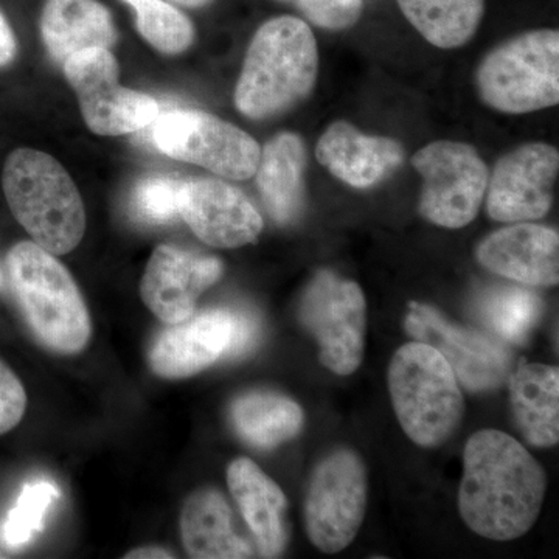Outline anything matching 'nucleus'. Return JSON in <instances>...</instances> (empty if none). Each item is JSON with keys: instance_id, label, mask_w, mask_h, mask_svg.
<instances>
[{"instance_id": "nucleus-1", "label": "nucleus", "mask_w": 559, "mask_h": 559, "mask_svg": "<svg viewBox=\"0 0 559 559\" xmlns=\"http://www.w3.org/2000/svg\"><path fill=\"white\" fill-rule=\"evenodd\" d=\"M546 488L543 466L513 437L485 429L466 443L459 509L477 535L492 540L524 536L538 520Z\"/></svg>"}, {"instance_id": "nucleus-2", "label": "nucleus", "mask_w": 559, "mask_h": 559, "mask_svg": "<svg viewBox=\"0 0 559 559\" xmlns=\"http://www.w3.org/2000/svg\"><path fill=\"white\" fill-rule=\"evenodd\" d=\"M318 75L319 47L310 25L296 16L274 17L250 40L235 106L252 120L282 116L310 97Z\"/></svg>"}, {"instance_id": "nucleus-3", "label": "nucleus", "mask_w": 559, "mask_h": 559, "mask_svg": "<svg viewBox=\"0 0 559 559\" xmlns=\"http://www.w3.org/2000/svg\"><path fill=\"white\" fill-rule=\"evenodd\" d=\"M14 299L28 329L50 352L76 355L90 344L86 301L68 267L36 242L21 241L7 255Z\"/></svg>"}, {"instance_id": "nucleus-4", "label": "nucleus", "mask_w": 559, "mask_h": 559, "mask_svg": "<svg viewBox=\"0 0 559 559\" xmlns=\"http://www.w3.org/2000/svg\"><path fill=\"white\" fill-rule=\"evenodd\" d=\"M2 187L14 218L39 248L66 255L83 240L86 210L80 191L49 154L13 151L3 165Z\"/></svg>"}, {"instance_id": "nucleus-5", "label": "nucleus", "mask_w": 559, "mask_h": 559, "mask_svg": "<svg viewBox=\"0 0 559 559\" xmlns=\"http://www.w3.org/2000/svg\"><path fill=\"white\" fill-rule=\"evenodd\" d=\"M389 390L401 428L418 447H440L462 421L465 406L454 370L425 342H411L393 355Z\"/></svg>"}, {"instance_id": "nucleus-6", "label": "nucleus", "mask_w": 559, "mask_h": 559, "mask_svg": "<svg viewBox=\"0 0 559 559\" xmlns=\"http://www.w3.org/2000/svg\"><path fill=\"white\" fill-rule=\"evenodd\" d=\"M476 87L488 108L510 116L559 103V32L538 28L503 40L477 66Z\"/></svg>"}, {"instance_id": "nucleus-7", "label": "nucleus", "mask_w": 559, "mask_h": 559, "mask_svg": "<svg viewBox=\"0 0 559 559\" xmlns=\"http://www.w3.org/2000/svg\"><path fill=\"white\" fill-rule=\"evenodd\" d=\"M423 178L419 215L444 229H462L479 215L489 168L479 151L457 140H437L412 156Z\"/></svg>"}, {"instance_id": "nucleus-8", "label": "nucleus", "mask_w": 559, "mask_h": 559, "mask_svg": "<svg viewBox=\"0 0 559 559\" xmlns=\"http://www.w3.org/2000/svg\"><path fill=\"white\" fill-rule=\"evenodd\" d=\"M153 140L173 159L198 165L221 178L248 180L259 167V142L229 121L202 110L159 114L153 123Z\"/></svg>"}, {"instance_id": "nucleus-9", "label": "nucleus", "mask_w": 559, "mask_h": 559, "mask_svg": "<svg viewBox=\"0 0 559 559\" xmlns=\"http://www.w3.org/2000/svg\"><path fill=\"white\" fill-rule=\"evenodd\" d=\"M255 320L242 312L209 310L168 325L154 340L150 367L165 380L193 377L221 358H237L252 348Z\"/></svg>"}, {"instance_id": "nucleus-10", "label": "nucleus", "mask_w": 559, "mask_h": 559, "mask_svg": "<svg viewBox=\"0 0 559 559\" xmlns=\"http://www.w3.org/2000/svg\"><path fill=\"white\" fill-rule=\"evenodd\" d=\"M300 319L320 347V362L341 377L359 369L366 349L367 305L358 283L320 271L300 305Z\"/></svg>"}, {"instance_id": "nucleus-11", "label": "nucleus", "mask_w": 559, "mask_h": 559, "mask_svg": "<svg viewBox=\"0 0 559 559\" xmlns=\"http://www.w3.org/2000/svg\"><path fill=\"white\" fill-rule=\"evenodd\" d=\"M367 510V473L356 452L326 455L312 473L305 499V527L325 554L347 549L358 535Z\"/></svg>"}, {"instance_id": "nucleus-12", "label": "nucleus", "mask_w": 559, "mask_h": 559, "mask_svg": "<svg viewBox=\"0 0 559 559\" xmlns=\"http://www.w3.org/2000/svg\"><path fill=\"white\" fill-rule=\"evenodd\" d=\"M66 79L79 97L87 128L98 135H123L143 130L159 116L150 95L119 83V64L109 49H87L62 62Z\"/></svg>"}, {"instance_id": "nucleus-13", "label": "nucleus", "mask_w": 559, "mask_h": 559, "mask_svg": "<svg viewBox=\"0 0 559 559\" xmlns=\"http://www.w3.org/2000/svg\"><path fill=\"white\" fill-rule=\"evenodd\" d=\"M404 325L414 340L436 348L471 392L498 389L511 377L514 358L507 345L452 325L428 305L411 304Z\"/></svg>"}, {"instance_id": "nucleus-14", "label": "nucleus", "mask_w": 559, "mask_h": 559, "mask_svg": "<svg viewBox=\"0 0 559 559\" xmlns=\"http://www.w3.org/2000/svg\"><path fill=\"white\" fill-rule=\"evenodd\" d=\"M559 153L544 142L525 143L500 157L489 175L487 213L498 223L544 218L554 204Z\"/></svg>"}, {"instance_id": "nucleus-15", "label": "nucleus", "mask_w": 559, "mask_h": 559, "mask_svg": "<svg viewBox=\"0 0 559 559\" xmlns=\"http://www.w3.org/2000/svg\"><path fill=\"white\" fill-rule=\"evenodd\" d=\"M179 216L205 245L237 249L250 245L263 230V218L237 187L219 179L183 180Z\"/></svg>"}, {"instance_id": "nucleus-16", "label": "nucleus", "mask_w": 559, "mask_h": 559, "mask_svg": "<svg viewBox=\"0 0 559 559\" xmlns=\"http://www.w3.org/2000/svg\"><path fill=\"white\" fill-rule=\"evenodd\" d=\"M223 264L175 246H159L151 253L140 282V297L157 319L176 325L197 312L198 299L215 285Z\"/></svg>"}, {"instance_id": "nucleus-17", "label": "nucleus", "mask_w": 559, "mask_h": 559, "mask_svg": "<svg viewBox=\"0 0 559 559\" xmlns=\"http://www.w3.org/2000/svg\"><path fill=\"white\" fill-rule=\"evenodd\" d=\"M476 259L485 270L522 285L557 286L559 235L538 224L514 223L481 240Z\"/></svg>"}, {"instance_id": "nucleus-18", "label": "nucleus", "mask_w": 559, "mask_h": 559, "mask_svg": "<svg viewBox=\"0 0 559 559\" xmlns=\"http://www.w3.org/2000/svg\"><path fill=\"white\" fill-rule=\"evenodd\" d=\"M316 159L341 182L367 190L399 170L404 148L396 139L362 134L355 124L340 120L320 135Z\"/></svg>"}, {"instance_id": "nucleus-19", "label": "nucleus", "mask_w": 559, "mask_h": 559, "mask_svg": "<svg viewBox=\"0 0 559 559\" xmlns=\"http://www.w3.org/2000/svg\"><path fill=\"white\" fill-rule=\"evenodd\" d=\"M227 485L255 536L261 557L277 558L289 540L288 500L282 488L250 459L234 460Z\"/></svg>"}, {"instance_id": "nucleus-20", "label": "nucleus", "mask_w": 559, "mask_h": 559, "mask_svg": "<svg viewBox=\"0 0 559 559\" xmlns=\"http://www.w3.org/2000/svg\"><path fill=\"white\" fill-rule=\"evenodd\" d=\"M307 148L294 132L275 135L261 148L257 187L275 223L288 226L300 218L305 205Z\"/></svg>"}, {"instance_id": "nucleus-21", "label": "nucleus", "mask_w": 559, "mask_h": 559, "mask_svg": "<svg viewBox=\"0 0 559 559\" xmlns=\"http://www.w3.org/2000/svg\"><path fill=\"white\" fill-rule=\"evenodd\" d=\"M183 549L194 559L253 557L252 547L234 527L229 502L215 488H201L189 496L180 513Z\"/></svg>"}, {"instance_id": "nucleus-22", "label": "nucleus", "mask_w": 559, "mask_h": 559, "mask_svg": "<svg viewBox=\"0 0 559 559\" xmlns=\"http://www.w3.org/2000/svg\"><path fill=\"white\" fill-rule=\"evenodd\" d=\"M40 33L50 57L64 62L87 49H109L116 28L105 5L97 0H47Z\"/></svg>"}, {"instance_id": "nucleus-23", "label": "nucleus", "mask_w": 559, "mask_h": 559, "mask_svg": "<svg viewBox=\"0 0 559 559\" xmlns=\"http://www.w3.org/2000/svg\"><path fill=\"white\" fill-rule=\"evenodd\" d=\"M511 409L522 436L533 447L559 440V371L544 364H525L510 382Z\"/></svg>"}, {"instance_id": "nucleus-24", "label": "nucleus", "mask_w": 559, "mask_h": 559, "mask_svg": "<svg viewBox=\"0 0 559 559\" xmlns=\"http://www.w3.org/2000/svg\"><path fill=\"white\" fill-rule=\"evenodd\" d=\"M231 423L246 443L259 450H272L304 428V411L288 396L252 392L231 404Z\"/></svg>"}, {"instance_id": "nucleus-25", "label": "nucleus", "mask_w": 559, "mask_h": 559, "mask_svg": "<svg viewBox=\"0 0 559 559\" xmlns=\"http://www.w3.org/2000/svg\"><path fill=\"white\" fill-rule=\"evenodd\" d=\"M401 13L429 44L451 50L479 31L485 0H396Z\"/></svg>"}, {"instance_id": "nucleus-26", "label": "nucleus", "mask_w": 559, "mask_h": 559, "mask_svg": "<svg viewBox=\"0 0 559 559\" xmlns=\"http://www.w3.org/2000/svg\"><path fill=\"white\" fill-rule=\"evenodd\" d=\"M480 318L502 340L522 344L540 316L536 294L522 288L488 290L480 300Z\"/></svg>"}, {"instance_id": "nucleus-27", "label": "nucleus", "mask_w": 559, "mask_h": 559, "mask_svg": "<svg viewBox=\"0 0 559 559\" xmlns=\"http://www.w3.org/2000/svg\"><path fill=\"white\" fill-rule=\"evenodd\" d=\"M135 11L138 31L154 49L176 55L189 49L194 38L193 24L186 14L165 0H123Z\"/></svg>"}, {"instance_id": "nucleus-28", "label": "nucleus", "mask_w": 559, "mask_h": 559, "mask_svg": "<svg viewBox=\"0 0 559 559\" xmlns=\"http://www.w3.org/2000/svg\"><path fill=\"white\" fill-rule=\"evenodd\" d=\"M60 491L51 481L38 480L25 485L0 527V539L9 549H20L43 530L44 520Z\"/></svg>"}, {"instance_id": "nucleus-29", "label": "nucleus", "mask_w": 559, "mask_h": 559, "mask_svg": "<svg viewBox=\"0 0 559 559\" xmlns=\"http://www.w3.org/2000/svg\"><path fill=\"white\" fill-rule=\"evenodd\" d=\"M183 180L168 176H148L132 191V210L150 224L170 223L179 216V191Z\"/></svg>"}, {"instance_id": "nucleus-30", "label": "nucleus", "mask_w": 559, "mask_h": 559, "mask_svg": "<svg viewBox=\"0 0 559 559\" xmlns=\"http://www.w3.org/2000/svg\"><path fill=\"white\" fill-rule=\"evenodd\" d=\"M299 11L316 27L342 32L358 24L364 11V0H278Z\"/></svg>"}, {"instance_id": "nucleus-31", "label": "nucleus", "mask_w": 559, "mask_h": 559, "mask_svg": "<svg viewBox=\"0 0 559 559\" xmlns=\"http://www.w3.org/2000/svg\"><path fill=\"white\" fill-rule=\"evenodd\" d=\"M27 411V392L9 364L0 359V436L16 429Z\"/></svg>"}, {"instance_id": "nucleus-32", "label": "nucleus", "mask_w": 559, "mask_h": 559, "mask_svg": "<svg viewBox=\"0 0 559 559\" xmlns=\"http://www.w3.org/2000/svg\"><path fill=\"white\" fill-rule=\"evenodd\" d=\"M16 38L9 21L0 13V68H5L16 57Z\"/></svg>"}, {"instance_id": "nucleus-33", "label": "nucleus", "mask_w": 559, "mask_h": 559, "mask_svg": "<svg viewBox=\"0 0 559 559\" xmlns=\"http://www.w3.org/2000/svg\"><path fill=\"white\" fill-rule=\"evenodd\" d=\"M127 559H171L175 558V555L171 554L170 550L164 549V547L157 546H148V547H139V549H134L128 551L124 555Z\"/></svg>"}, {"instance_id": "nucleus-34", "label": "nucleus", "mask_w": 559, "mask_h": 559, "mask_svg": "<svg viewBox=\"0 0 559 559\" xmlns=\"http://www.w3.org/2000/svg\"><path fill=\"white\" fill-rule=\"evenodd\" d=\"M173 3H178L180 7H189V9H198V7L205 5L210 0H170Z\"/></svg>"}, {"instance_id": "nucleus-35", "label": "nucleus", "mask_w": 559, "mask_h": 559, "mask_svg": "<svg viewBox=\"0 0 559 559\" xmlns=\"http://www.w3.org/2000/svg\"><path fill=\"white\" fill-rule=\"evenodd\" d=\"M3 288V277H2V272H0V289Z\"/></svg>"}, {"instance_id": "nucleus-36", "label": "nucleus", "mask_w": 559, "mask_h": 559, "mask_svg": "<svg viewBox=\"0 0 559 559\" xmlns=\"http://www.w3.org/2000/svg\"><path fill=\"white\" fill-rule=\"evenodd\" d=\"M0 558H2V555H0Z\"/></svg>"}]
</instances>
